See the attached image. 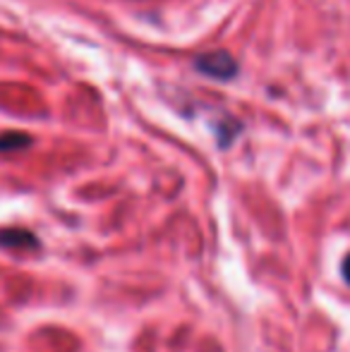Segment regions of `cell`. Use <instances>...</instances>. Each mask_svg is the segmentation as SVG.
<instances>
[{
	"label": "cell",
	"mask_w": 350,
	"mask_h": 352,
	"mask_svg": "<svg viewBox=\"0 0 350 352\" xmlns=\"http://www.w3.org/2000/svg\"><path fill=\"white\" fill-rule=\"evenodd\" d=\"M195 67L197 72L206 74V77L221 79V82H228V79L238 77V60L228 51L201 53V56L195 58Z\"/></svg>",
	"instance_id": "1"
},
{
	"label": "cell",
	"mask_w": 350,
	"mask_h": 352,
	"mask_svg": "<svg viewBox=\"0 0 350 352\" xmlns=\"http://www.w3.org/2000/svg\"><path fill=\"white\" fill-rule=\"evenodd\" d=\"M0 247H8V250H36L39 240L24 228H3L0 230Z\"/></svg>",
	"instance_id": "2"
},
{
	"label": "cell",
	"mask_w": 350,
	"mask_h": 352,
	"mask_svg": "<svg viewBox=\"0 0 350 352\" xmlns=\"http://www.w3.org/2000/svg\"><path fill=\"white\" fill-rule=\"evenodd\" d=\"M32 144V137L24 135V132H3L0 135V151H19V148L29 146Z\"/></svg>",
	"instance_id": "3"
},
{
	"label": "cell",
	"mask_w": 350,
	"mask_h": 352,
	"mask_svg": "<svg viewBox=\"0 0 350 352\" xmlns=\"http://www.w3.org/2000/svg\"><path fill=\"white\" fill-rule=\"evenodd\" d=\"M341 274H343V278H346V283L350 285V254L343 259V264H341Z\"/></svg>",
	"instance_id": "4"
}]
</instances>
